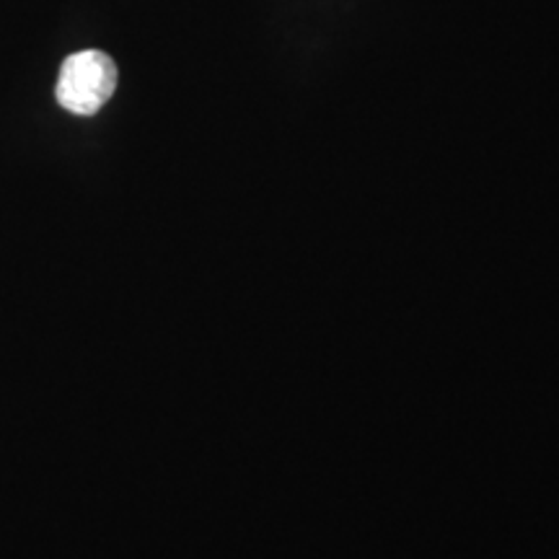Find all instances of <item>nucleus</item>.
Returning a JSON list of instances; mask_svg holds the SVG:
<instances>
[{
    "mask_svg": "<svg viewBox=\"0 0 559 559\" xmlns=\"http://www.w3.org/2000/svg\"><path fill=\"white\" fill-rule=\"evenodd\" d=\"M117 88V66L109 55L83 50L62 62L58 79V102L73 115H96Z\"/></svg>",
    "mask_w": 559,
    "mask_h": 559,
    "instance_id": "nucleus-1",
    "label": "nucleus"
}]
</instances>
